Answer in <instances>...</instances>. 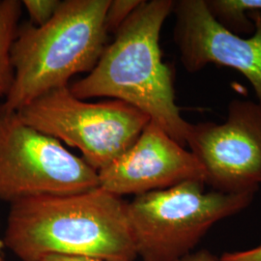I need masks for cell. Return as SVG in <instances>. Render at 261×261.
I'll list each match as a JSON object with an SVG mask.
<instances>
[{"instance_id": "cell-1", "label": "cell", "mask_w": 261, "mask_h": 261, "mask_svg": "<svg viewBox=\"0 0 261 261\" xmlns=\"http://www.w3.org/2000/svg\"><path fill=\"white\" fill-rule=\"evenodd\" d=\"M3 243L20 261H42L50 254L138 258L128 202L100 187L11 203Z\"/></svg>"}, {"instance_id": "cell-2", "label": "cell", "mask_w": 261, "mask_h": 261, "mask_svg": "<svg viewBox=\"0 0 261 261\" xmlns=\"http://www.w3.org/2000/svg\"><path fill=\"white\" fill-rule=\"evenodd\" d=\"M173 5V0H141L93 70L70 90L82 100L111 97L128 103L185 147L192 124L176 105L173 73L160 47L161 30Z\"/></svg>"}, {"instance_id": "cell-3", "label": "cell", "mask_w": 261, "mask_h": 261, "mask_svg": "<svg viewBox=\"0 0 261 261\" xmlns=\"http://www.w3.org/2000/svg\"><path fill=\"white\" fill-rule=\"evenodd\" d=\"M111 0H65L42 27L25 23L11 47L14 82L0 112H18L38 97L90 73L106 48Z\"/></svg>"}, {"instance_id": "cell-4", "label": "cell", "mask_w": 261, "mask_h": 261, "mask_svg": "<svg viewBox=\"0 0 261 261\" xmlns=\"http://www.w3.org/2000/svg\"><path fill=\"white\" fill-rule=\"evenodd\" d=\"M254 194L205 191L201 180H188L146 193L128 202V219L138 257L180 261L192 253L210 228L252 203Z\"/></svg>"}, {"instance_id": "cell-5", "label": "cell", "mask_w": 261, "mask_h": 261, "mask_svg": "<svg viewBox=\"0 0 261 261\" xmlns=\"http://www.w3.org/2000/svg\"><path fill=\"white\" fill-rule=\"evenodd\" d=\"M172 13L187 71L232 68L252 84L261 105V0H178Z\"/></svg>"}, {"instance_id": "cell-6", "label": "cell", "mask_w": 261, "mask_h": 261, "mask_svg": "<svg viewBox=\"0 0 261 261\" xmlns=\"http://www.w3.org/2000/svg\"><path fill=\"white\" fill-rule=\"evenodd\" d=\"M18 113L28 126L77 148L96 171L130 148L150 122L145 113L128 103L85 102L69 86L43 94Z\"/></svg>"}, {"instance_id": "cell-7", "label": "cell", "mask_w": 261, "mask_h": 261, "mask_svg": "<svg viewBox=\"0 0 261 261\" xmlns=\"http://www.w3.org/2000/svg\"><path fill=\"white\" fill-rule=\"evenodd\" d=\"M99 187L98 171L59 140L0 112V201L71 195Z\"/></svg>"}, {"instance_id": "cell-8", "label": "cell", "mask_w": 261, "mask_h": 261, "mask_svg": "<svg viewBox=\"0 0 261 261\" xmlns=\"http://www.w3.org/2000/svg\"><path fill=\"white\" fill-rule=\"evenodd\" d=\"M187 145L213 191L254 194L261 185L260 103L232 100L223 124H192Z\"/></svg>"}, {"instance_id": "cell-9", "label": "cell", "mask_w": 261, "mask_h": 261, "mask_svg": "<svg viewBox=\"0 0 261 261\" xmlns=\"http://www.w3.org/2000/svg\"><path fill=\"white\" fill-rule=\"evenodd\" d=\"M98 177L99 187L112 195L137 196L188 180L204 181V169L191 151L150 120L130 148L99 170Z\"/></svg>"}, {"instance_id": "cell-10", "label": "cell", "mask_w": 261, "mask_h": 261, "mask_svg": "<svg viewBox=\"0 0 261 261\" xmlns=\"http://www.w3.org/2000/svg\"><path fill=\"white\" fill-rule=\"evenodd\" d=\"M22 3L18 0H0V98H6L14 82L11 47L16 39Z\"/></svg>"}, {"instance_id": "cell-11", "label": "cell", "mask_w": 261, "mask_h": 261, "mask_svg": "<svg viewBox=\"0 0 261 261\" xmlns=\"http://www.w3.org/2000/svg\"><path fill=\"white\" fill-rule=\"evenodd\" d=\"M141 0H111L105 17V28L109 33L116 34Z\"/></svg>"}, {"instance_id": "cell-12", "label": "cell", "mask_w": 261, "mask_h": 261, "mask_svg": "<svg viewBox=\"0 0 261 261\" xmlns=\"http://www.w3.org/2000/svg\"><path fill=\"white\" fill-rule=\"evenodd\" d=\"M22 6L28 11L30 23L35 27H42L54 18L59 8L60 0H24Z\"/></svg>"}, {"instance_id": "cell-13", "label": "cell", "mask_w": 261, "mask_h": 261, "mask_svg": "<svg viewBox=\"0 0 261 261\" xmlns=\"http://www.w3.org/2000/svg\"><path fill=\"white\" fill-rule=\"evenodd\" d=\"M220 261H261V245L247 251L225 252Z\"/></svg>"}, {"instance_id": "cell-14", "label": "cell", "mask_w": 261, "mask_h": 261, "mask_svg": "<svg viewBox=\"0 0 261 261\" xmlns=\"http://www.w3.org/2000/svg\"><path fill=\"white\" fill-rule=\"evenodd\" d=\"M180 261H220V259L209 251L201 250L198 252L190 253Z\"/></svg>"}, {"instance_id": "cell-15", "label": "cell", "mask_w": 261, "mask_h": 261, "mask_svg": "<svg viewBox=\"0 0 261 261\" xmlns=\"http://www.w3.org/2000/svg\"><path fill=\"white\" fill-rule=\"evenodd\" d=\"M42 261H107L94 257L86 256H71V255H60V254H50L47 255Z\"/></svg>"}, {"instance_id": "cell-16", "label": "cell", "mask_w": 261, "mask_h": 261, "mask_svg": "<svg viewBox=\"0 0 261 261\" xmlns=\"http://www.w3.org/2000/svg\"><path fill=\"white\" fill-rule=\"evenodd\" d=\"M4 243L2 240H0V261H4V256H3V248H4Z\"/></svg>"}]
</instances>
